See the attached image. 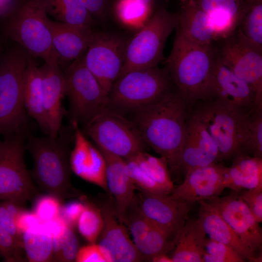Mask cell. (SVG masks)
<instances>
[{"label":"cell","instance_id":"7c38bea8","mask_svg":"<svg viewBox=\"0 0 262 262\" xmlns=\"http://www.w3.org/2000/svg\"><path fill=\"white\" fill-rule=\"evenodd\" d=\"M222 64L246 82L255 97L256 108H262V48L248 39L238 28L217 41Z\"/></svg>","mask_w":262,"mask_h":262},{"label":"cell","instance_id":"6da1fadb","mask_svg":"<svg viewBox=\"0 0 262 262\" xmlns=\"http://www.w3.org/2000/svg\"><path fill=\"white\" fill-rule=\"evenodd\" d=\"M187 106L174 87L157 101L133 113L131 120L144 142L165 159L172 173L180 171Z\"/></svg>","mask_w":262,"mask_h":262},{"label":"cell","instance_id":"8fae6325","mask_svg":"<svg viewBox=\"0 0 262 262\" xmlns=\"http://www.w3.org/2000/svg\"><path fill=\"white\" fill-rule=\"evenodd\" d=\"M84 54L72 61L64 73L65 95L69 101L66 115L71 122L83 125L107 105V95L86 66Z\"/></svg>","mask_w":262,"mask_h":262},{"label":"cell","instance_id":"d6a6232c","mask_svg":"<svg viewBox=\"0 0 262 262\" xmlns=\"http://www.w3.org/2000/svg\"><path fill=\"white\" fill-rule=\"evenodd\" d=\"M131 158L147 176L171 194L175 187L164 158L154 156L145 151Z\"/></svg>","mask_w":262,"mask_h":262},{"label":"cell","instance_id":"4316f807","mask_svg":"<svg viewBox=\"0 0 262 262\" xmlns=\"http://www.w3.org/2000/svg\"><path fill=\"white\" fill-rule=\"evenodd\" d=\"M209 17L216 42L234 32L246 3L245 0H194Z\"/></svg>","mask_w":262,"mask_h":262},{"label":"cell","instance_id":"e0dca14e","mask_svg":"<svg viewBox=\"0 0 262 262\" xmlns=\"http://www.w3.org/2000/svg\"><path fill=\"white\" fill-rule=\"evenodd\" d=\"M103 227L97 244L107 262L142 261L140 254L130 238L126 228L117 218L111 199L100 206Z\"/></svg>","mask_w":262,"mask_h":262},{"label":"cell","instance_id":"ffe728a7","mask_svg":"<svg viewBox=\"0 0 262 262\" xmlns=\"http://www.w3.org/2000/svg\"><path fill=\"white\" fill-rule=\"evenodd\" d=\"M220 162L218 146L203 123L193 113L188 116L180 165L187 171Z\"/></svg>","mask_w":262,"mask_h":262},{"label":"cell","instance_id":"836d02e7","mask_svg":"<svg viewBox=\"0 0 262 262\" xmlns=\"http://www.w3.org/2000/svg\"><path fill=\"white\" fill-rule=\"evenodd\" d=\"M151 5L139 0H115L114 9L122 24L141 29L151 16Z\"/></svg>","mask_w":262,"mask_h":262},{"label":"cell","instance_id":"6f0895ef","mask_svg":"<svg viewBox=\"0 0 262 262\" xmlns=\"http://www.w3.org/2000/svg\"><path fill=\"white\" fill-rule=\"evenodd\" d=\"M1 134L0 132V134Z\"/></svg>","mask_w":262,"mask_h":262},{"label":"cell","instance_id":"44dd1931","mask_svg":"<svg viewBox=\"0 0 262 262\" xmlns=\"http://www.w3.org/2000/svg\"><path fill=\"white\" fill-rule=\"evenodd\" d=\"M71 123L74 143L69 157L71 171L80 178L107 191L106 166L103 154L87 139L78 123Z\"/></svg>","mask_w":262,"mask_h":262},{"label":"cell","instance_id":"7bdbcfd3","mask_svg":"<svg viewBox=\"0 0 262 262\" xmlns=\"http://www.w3.org/2000/svg\"><path fill=\"white\" fill-rule=\"evenodd\" d=\"M61 206L60 199L49 194L36 200L33 212L43 222H45L59 216Z\"/></svg>","mask_w":262,"mask_h":262},{"label":"cell","instance_id":"30bf717a","mask_svg":"<svg viewBox=\"0 0 262 262\" xmlns=\"http://www.w3.org/2000/svg\"><path fill=\"white\" fill-rule=\"evenodd\" d=\"M26 128L0 142V200L20 206L38 194L24 159Z\"/></svg>","mask_w":262,"mask_h":262},{"label":"cell","instance_id":"4dcf8cb0","mask_svg":"<svg viewBox=\"0 0 262 262\" xmlns=\"http://www.w3.org/2000/svg\"><path fill=\"white\" fill-rule=\"evenodd\" d=\"M47 15L55 21L93 30L96 21L80 0H46Z\"/></svg>","mask_w":262,"mask_h":262},{"label":"cell","instance_id":"60d3db41","mask_svg":"<svg viewBox=\"0 0 262 262\" xmlns=\"http://www.w3.org/2000/svg\"><path fill=\"white\" fill-rule=\"evenodd\" d=\"M22 209L21 206L13 202L2 201L0 203V226L23 247L22 234L18 230L15 223L16 217Z\"/></svg>","mask_w":262,"mask_h":262},{"label":"cell","instance_id":"bcb514c9","mask_svg":"<svg viewBox=\"0 0 262 262\" xmlns=\"http://www.w3.org/2000/svg\"><path fill=\"white\" fill-rule=\"evenodd\" d=\"M75 261L77 262H107L97 244H91L80 248Z\"/></svg>","mask_w":262,"mask_h":262},{"label":"cell","instance_id":"3957f363","mask_svg":"<svg viewBox=\"0 0 262 262\" xmlns=\"http://www.w3.org/2000/svg\"><path fill=\"white\" fill-rule=\"evenodd\" d=\"M73 137L68 129L61 127L55 137L28 134L25 146L33 161L32 179L42 190L61 200L82 196L70 181L69 146Z\"/></svg>","mask_w":262,"mask_h":262},{"label":"cell","instance_id":"83f0119b","mask_svg":"<svg viewBox=\"0 0 262 262\" xmlns=\"http://www.w3.org/2000/svg\"><path fill=\"white\" fill-rule=\"evenodd\" d=\"M23 99L28 114L36 121L41 131L49 136L50 128L44 106L41 77L35 58L31 55L24 76Z\"/></svg>","mask_w":262,"mask_h":262},{"label":"cell","instance_id":"b9f144b4","mask_svg":"<svg viewBox=\"0 0 262 262\" xmlns=\"http://www.w3.org/2000/svg\"><path fill=\"white\" fill-rule=\"evenodd\" d=\"M23 250L14 237L0 226V254L5 261L24 262Z\"/></svg>","mask_w":262,"mask_h":262},{"label":"cell","instance_id":"680465c9","mask_svg":"<svg viewBox=\"0 0 262 262\" xmlns=\"http://www.w3.org/2000/svg\"></svg>","mask_w":262,"mask_h":262},{"label":"cell","instance_id":"ac0fdd59","mask_svg":"<svg viewBox=\"0 0 262 262\" xmlns=\"http://www.w3.org/2000/svg\"><path fill=\"white\" fill-rule=\"evenodd\" d=\"M121 222L130 229L142 261L151 262L155 257L162 253L167 254L174 248L173 241L141 213L135 195L126 209Z\"/></svg>","mask_w":262,"mask_h":262},{"label":"cell","instance_id":"9f6ffc18","mask_svg":"<svg viewBox=\"0 0 262 262\" xmlns=\"http://www.w3.org/2000/svg\"><path fill=\"white\" fill-rule=\"evenodd\" d=\"M164 0L168 2L169 0Z\"/></svg>","mask_w":262,"mask_h":262},{"label":"cell","instance_id":"8d00e7d4","mask_svg":"<svg viewBox=\"0 0 262 262\" xmlns=\"http://www.w3.org/2000/svg\"><path fill=\"white\" fill-rule=\"evenodd\" d=\"M52 262H70L75 260L79 241L72 228L67 226L62 236L53 238Z\"/></svg>","mask_w":262,"mask_h":262},{"label":"cell","instance_id":"8992f818","mask_svg":"<svg viewBox=\"0 0 262 262\" xmlns=\"http://www.w3.org/2000/svg\"><path fill=\"white\" fill-rule=\"evenodd\" d=\"M174 86L165 66L131 70L120 75L107 95V106L123 115L160 99Z\"/></svg>","mask_w":262,"mask_h":262},{"label":"cell","instance_id":"1f68e13d","mask_svg":"<svg viewBox=\"0 0 262 262\" xmlns=\"http://www.w3.org/2000/svg\"><path fill=\"white\" fill-rule=\"evenodd\" d=\"M24 250L31 262H52L53 240L42 225L22 234Z\"/></svg>","mask_w":262,"mask_h":262},{"label":"cell","instance_id":"2e32d148","mask_svg":"<svg viewBox=\"0 0 262 262\" xmlns=\"http://www.w3.org/2000/svg\"><path fill=\"white\" fill-rule=\"evenodd\" d=\"M216 212L253 252L261 249L262 230L238 192L203 200Z\"/></svg>","mask_w":262,"mask_h":262},{"label":"cell","instance_id":"d590c367","mask_svg":"<svg viewBox=\"0 0 262 262\" xmlns=\"http://www.w3.org/2000/svg\"><path fill=\"white\" fill-rule=\"evenodd\" d=\"M84 209L77 223L80 234L91 244L97 241L103 227V219L99 208L88 201L84 196L80 197Z\"/></svg>","mask_w":262,"mask_h":262},{"label":"cell","instance_id":"ba28073f","mask_svg":"<svg viewBox=\"0 0 262 262\" xmlns=\"http://www.w3.org/2000/svg\"><path fill=\"white\" fill-rule=\"evenodd\" d=\"M82 131L98 148L123 159L144 151L147 146L132 121L107 106L83 125Z\"/></svg>","mask_w":262,"mask_h":262},{"label":"cell","instance_id":"ee69618b","mask_svg":"<svg viewBox=\"0 0 262 262\" xmlns=\"http://www.w3.org/2000/svg\"><path fill=\"white\" fill-rule=\"evenodd\" d=\"M246 203L257 222H262V185L254 188L238 192Z\"/></svg>","mask_w":262,"mask_h":262},{"label":"cell","instance_id":"9c48e42d","mask_svg":"<svg viewBox=\"0 0 262 262\" xmlns=\"http://www.w3.org/2000/svg\"><path fill=\"white\" fill-rule=\"evenodd\" d=\"M195 103L197 105L192 112L203 123L216 143L220 162L242 153L252 113L229 111L211 100Z\"/></svg>","mask_w":262,"mask_h":262},{"label":"cell","instance_id":"f5cc1de1","mask_svg":"<svg viewBox=\"0 0 262 262\" xmlns=\"http://www.w3.org/2000/svg\"><path fill=\"white\" fill-rule=\"evenodd\" d=\"M6 41L0 35V59Z\"/></svg>","mask_w":262,"mask_h":262},{"label":"cell","instance_id":"f546056e","mask_svg":"<svg viewBox=\"0 0 262 262\" xmlns=\"http://www.w3.org/2000/svg\"><path fill=\"white\" fill-rule=\"evenodd\" d=\"M206 235L197 219H187L173 239V262H203Z\"/></svg>","mask_w":262,"mask_h":262},{"label":"cell","instance_id":"11a10c76","mask_svg":"<svg viewBox=\"0 0 262 262\" xmlns=\"http://www.w3.org/2000/svg\"><path fill=\"white\" fill-rule=\"evenodd\" d=\"M246 1H260L262 0H245Z\"/></svg>","mask_w":262,"mask_h":262},{"label":"cell","instance_id":"5b68a950","mask_svg":"<svg viewBox=\"0 0 262 262\" xmlns=\"http://www.w3.org/2000/svg\"><path fill=\"white\" fill-rule=\"evenodd\" d=\"M30 55L18 44L6 41L0 59V132L6 137L26 128L23 86Z\"/></svg>","mask_w":262,"mask_h":262},{"label":"cell","instance_id":"484cf974","mask_svg":"<svg viewBox=\"0 0 262 262\" xmlns=\"http://www.w3.org/2000/svg\"><path fill=\"white\" fill-rule=\"evenodd\" d=\"M176 27L188 40L202 46L216 44L210 19L194 0H180Z\"/></svg>","mask_w":262,"mask_h":262},{"label":"cell","instance_id":"5bb4252c","mask_svg":"<svg viewBox=\"0 0 262 262\" xmlns=\"http://www.w3.org/2000/svg\"><path fill=\"white\" fill-rule=\"evenodd\" d=\"M140 191L135 199L141 213L173 239L186 220L193 204L177 199L170 194Z\"/></svg>","mask_w":262,"mask_h":262},{"label":"cell","instance_id":"277c9868","mask_svg":"<svg viewBox=\"0 0 262 262\" xmlns=\"http://www.w3.org/2000/svg\"><path fill=\"white\" fill-rule=\"evenodd\" d=\"M47 16L46 0H16L0 20V35L34 58L59 64V57L45 22Z\"/></svg>","mask_w":262,"mask_h":262},{"label":"cell","instance_id":"d4e9b609","mask_svg":"<svg viewBox=\"0 0 262 262\" xmlns=\"http://www.w3.org/2000/svg\"><path fill=\"white\" fill-rule=\"evenodd\" d=\"M199 203L200 208L197 220L206 235L232 249L245 261L262 262V255H258L249 249L216 212L204 201Z\"/></svg>","mask_w":262,"mask_h":262},{"label":"cell","instance_id":"7a4b0ae2","mask_svg":"<svg viewBox=\"0 0 262 262\" xmlns=\"http://www.w3.org/2000/svg\"><path fill=\"white\" fill-rule=\"evenodd\" d=\"M166 65L173 84L187 104L208 98L217 56L215 44L202 46L185 38L177 28Z\"/></svg>","mask_w":262,"mask_h":262},{"label":"cell","instance_id":"74e56055","mask_svg":"<svg viewBox=\"0 0 262 262\" xmlns=\"http://www.w3.org/2000/svg\"><path fill=\"white\" fill-rule=\"evenodd\" d=\"M242 154L262 158V108H255L251 114Z\"/></svg>","mask_w":262,"mask_h":262},{"label":"cell","instance_id":"ab89813d","mask_svg":"<svg viewBox=\"0 0 262 262\" xmlns=\"http://www.w3.org/2000/svg\"><path fill=\"white\" fill-rule=\"evenodd\" d=\"M126 171L134 184L136 189L161 195L170 193L147 176L138 166L132 158L124 159Z\"/></svg>","mask_w":262,"mask_h":262},{"label":"cell","instance_id":"681fc988","mask_svg":"<svg viewBox=\"0 0 262 262\" xmlns=\"http://www.w3.org/2000/svg\"><path fill=\"white\" fill-rule=\"evenodd\" d=\"M67 226L60 215L52 219L43 222L44 229L50 234L53 239L62 236Z\"/></svg>","mask_w":262,"mask_h":262},{"label":"cell","instance_id":"f907efd6","mask_svg":"<svg viewBox=\"0 0 262 262\" xmlns=\"http://www.w3.org/2000/svg\"><path fill=\"white\" fill-rule=\"evenodd\" d=\"M16 1V0H0V20Z\"/></svg>","mask_w":262,"mask_h":262},{"label":"cell","instance_id":"7402d4cb","mask_svg":"<svg viewBox=\"0 0 262 262\" xmlns=\"http://www.w3.org/2000/svg\"><path fill=\"white\" fill-rule=\"evenodd\" d=\"M44 102L50 128L49 136L58 135L62 122L67 111L63 107L62 99L65 95L64 74L59 64L47 63L39 66Z\"/></svg>","mask_w":262,"mask_h":262},{"label":"cell","instance_id":"e575fe53","mask_svg":"<svg viewBox=\"0 0 262 262\" xmlns=\"http://www.w3.org/2000/svg\"><path fill=\"white\" fill-rule=\"evenodd\" d=\"M238 29L251 42L262 48V0L247 2Z\"/></svg>","mask_w":262,"mask_h":262},{"label":"cell","instance_id":"cb8c5ba5","mask_svg":"<svg viewBox=\"0 0 262 262\" xmlns=\"http://www.w3.org/2000/svg\"><path fill=\"white\" fill-rule=\"evenodd\" d=\"M98 149L106 162V191L110 194L115 215L121 222L126 209L135 196L136 187L126 171L124 160Z\"/></svg>","mask_w":262,"mask_h":262},{"label":"cell","instance_id":"816d5d0a","mask_svg":"<svg viewBox=\"0 0 262 262\" xmlns=\"http://www.w3.org/2000/svg\"><path fill=\"white\" fill-rule=\"evenodd\" d=\"M153 262H173L171 257L166 253H162L155 257L151 261Z\"/></svg>","mask_w":262,"mask_h":262},{"label":"cell","instance_id":"603a6c76","mask_svg":"<svg viewBox=\"0 0 262 262\" xmlns=\"http://www.w3.org/2000/svg\"><path fill=\"white\" fill-rule=\"evenodd\" d=\"M45 22L53 48L59 57L60 66L74 61L85 52L94 30L54 21L48 16Z\"/></svg>","mask_w":262,"mask_h":262},{"label":"cell","instance_id":"f1b7e54d","mask_svg":"<svg viewBox=\"0 0 262 262\" xmlns=\"http://www.w3.org/2000/svg\"><path fill=\"white\" fill-rule=\"evenodd\" d=\"M233 158L232 164L226 170V188L239 192L262 185V158L245 154Z\"/></svg>","mask_w":262,"mask_h":262},{"label":"cell","instance_id":"52a82bcc","mask_svg":"<svg viewBox=\"0 0 262 262\" xmlns=\"http://www.w3.org/2000/svg\"><path fill=\"white\" fill-rule=\"evenodd\" d=\"M178 20V13L158 8L138 33L128 40L120 76L131 70L157 66L164 60L165 44L176 29Z\"/></svg>","mask_w":262,"mask_h":262},{"label":"cell","instance_id":"c3c4849f","mask_svg":"<svg viewBox=\"0 0 262 262\" xmlns=\"http://www.w3.org/2000/svg\"><path fill=\"white\" fill-rule=\"evenodd\" d=\"M96 20L105 17L110 5V0H80Z\"/></svg>","mask_w":262,"mask_h":262},{"label":"cell","instance_id":"f35d334b","mask_svg":"<svg viewBox=\"0 0 262 262\" xmlns=\"http://www.w3.org/2000/svg\"><path fill=\"white\" fill-rule=\"evenodd\" d=\"M203 262H244L240 256L227 245L206 237L203 246Z\"/></svg>","mask_w":262,"mask_h":262},{"label":"cell","instance_id":"4fadbf2b","mask_svg":"<svg viewBox=\"0 0 262 262\" xmlns=\"http://www.w3.org/2000/svg\"><path fill=\"white\" fill-rule=\"evenodd\" d=\"M127 42L118 35L94 31L84 54L86 66L107 95L121 72Z\"/></svg>","mask_w":262,"mask_h":262},{"label":"cell","instance_id":"7dc6e473","mask_svg":"<svg viewBox=\"0 0 262 262\" xmlns=\"http://www.w3.org/2000/svg\"><path fill=\"white\" fill-rule=\"evenodd\" d=\"M84 209L83 202L73 201L62 206L59 215L72 228L77 225V221Z\"/></svg>","mask_w":262,"mask_h":262},{"label":"cell","instance_id":"f6af8a7d","mask_svg":"<svg viewBox=\"0 0 262 262\" xmlns=\"http://www.w3.org/2000/svg\"><path fill=\"white\" fill-rule=\"evenodd\" d=\"M15 223L18 230L23 234L26 231L33 230L41 227L43 221L34 212L22 209L16 215Z\"/></svg>","mask_w":262,"mask_h":262},{"label":"cell","instance_id":"db71d44e","mask_svg":"<svg viewBox=\"0 0 262 262\" xmlns=\"http://www.w3.org/2000/svg\"><path fill=\"white\" fill-rule=\"evenodd\" d=\"M144 3H147V4H151L155 0H139Z\"/></svg>","mask_w":262,"mask_h":262},{"label":"cell","instance_id":"9a60e30c","mask_svg":"<svg viewBox=\"0 0 262 262\" xmlns=\"http://www.w3.org/2000/svg\"><path fill=\"white\" fill-rule=\"evenodd\" d=\"M206 100L243 114H250L256 108L255 94L250 86L224 66L217 54Z\"/></svg>","mask_w":262,"mask_h":262},{"label":"cell","instance_id":"d6986e66","mask_svg":"<svg viewBox=\"0 0 262 262\" xmlns=\"http://www.w3.org/2000/svg\"><path fill=\"white\" fill-rule=\"evenodd\" d=\"M226 169L220 162L192 169L185 174L183 182L175 187L170 195L193 205L218 196L226 188Z\"/></svg>","mask_w":262,"mask_h":262}]
</instances>
